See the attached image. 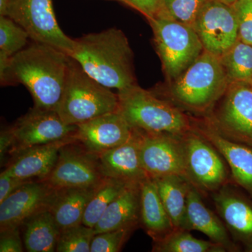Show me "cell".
<instances>
[{"mask_svg": "<svg viewBox=\"0 0 252 252\" xmlns=\"http://www.w3.org/2000/svg\"><path fill=\"white\" fill-rule=\"evenodd\" d=\"M175 80L170 91L172 98L199 112L210 110L230 84L220 58L205 50Z\"/></svg>", "mask_w": 252, "mask_h": 252, "instance_id": "cell-5", "label": "cell"}, {"mask_svg": "<svg viewBox=\"0 0 252 252\" xmlns=\"http://www.w3.org/2000/svg\"><path fill=\"white\" fill-rule=\"evenodd\" d=\"M118 94V111L135 130L183 135L193 128L188 116L180 109L137 84Z\"/></svg>", "mask_w": 252, "mask_h": 252, "instance_id": "cell-3", "label": "cell"}, {"mask_svg": "<svg viewBox=\"0 0 252 252\" xmlns=\"http://www.w3.org/2000/svg\"><path fill=\"white\" fill-rule=\"evenodd\" d=\"M130 5L144 14L147 19L155 17L160 11L163 0H119Z\"/></svg>", "mask_w": 252, "mask_h": 252, "instance_id": "cell-36", "label": "cell"}, {"mask_svg": "<svg viewBox=\"0 0 252 252\" xmlns=\"http://www.w3.org/2000/svg\"><path fill=\"white\" fill-rule=\"evenodd\" d=\"M252 84H229L218 112L206 120L228 140L252 147Z\"/></svg>", "mask_w": 252, "mask_h": 252, "instance_id": "cell-10", "label": "cell"}, {"mask_svg": "<svg viewBox=\"0 0 252 252\" xmlns=\"http://www.w3.org/2000/svg\"><path fill=\"white\" fill-rule=\"evenodd\" d=\"M148 21L164 70L177 79L203 52V44L193 26L162 16Z\"/></svg>", "mask_w": 252, "mask_h": 252, "instance_id": "cell-6", "label": "cell"}, {"mask_svg": "<svg viewBox=\"0 0 252 252\" xmlns=\"http://www.w3.org/2000/svg\"><path fill=\"white\" fill-rule=\"evenodd\" d=\"M140 220V183H132L107 207L94 227V233L123 228L134 230Z\"/></svg>", "mask_w": 252, "mask_h": 252, "instance_id": "cell-21", "label": "cell"}, {"mask_svg": "<svg viewBox=\"0 0 252 252\" xmlns=\"http://www.w3.org/2000/svg\"><path fill=\"white\" fill-rule=\"evenodd\" d=\"M130 184L132 183L105 177L97 186L94 195L86 207L82 224L94 228L109 205Z\"/></svg>", "mask_w": 252, "mask_h": 252, "instance_id": "cell-27", "label": "cell"}, {"mask_svg": "<svg viewBox=\"0 0 252 252\" xmlns=\"http://www.w3.org/2000/svg\"><path fill=\"white\" fill-rule=\"evenodd\" d=\"M160 198L175 228H182L187 209V195L192 184L180 175L154 178Z\"/></svg>", "mask_w": 252, "mask_h": 252, "instance_id": "cell-25", "label": "cell"}, {"mask_svg": "<svg viewBox=\"0 0 252 252\" xmlns=\"http://www.w3.org/2000/svg\"><path fill=\"white\" fill-rule=\"evenodd\" d=\"M231 6L238 21L239 39L252 45V0H237Z\"/></svg>", "mask_w": 252, "mask_h": 252, "instance_id": "cell-33", "label": "cell"}, {"mask_svg": "<svg viewBox=\"0 0 252 252\" xmlns=\"http://www.w3.org/2000/svg\"><path fill=\"white\" fill-rule=\"evenodd\" d=\"M33 180H23L10 175L7 172H1L0 175V203L9 196L20 187Z\"/></svg>", "mask_w": 252, "mask_h": 252, "instance_id": "cell-35", "label": "cell"}, {"mask_svg": "<svg viewBox=\"0 0 252 252\" xmlns=\"http://www.w3.org/2000/svg\"><path fill=\"white\" fill-rule=\"evenodd\" d=\"M24 248L19 227L0 230V252H23Z\"/></svg>", "mask_w": 252, "mask_h": 252, "instance_id": "cell-34", "label": "cell"}, {"mask_svg": "<svg viewBox=\"0 0 252 252\" xmlns=\"http://www.w3.org/2000/svg\"><path fill=\"white\" fill-rule=\"evenodd\" d=\"M10 128L14 138L9 153L13 157L35 146L74 138L77 126L67 125L56 110L34 107Z\"/></svg>", "mask_w": 252, "mask_h": 252, "instance_id": "cell-11", "label": "cell"}, {"mask_svg": "<svg viewBox=\"0 0 252 252\" xmlns=\"http://www.w3.org/2000/svg\"><path fill=\"white\" fill-rule=\"evenodd\" d=\"M217 1H220V2L227 5H229V6H233L237 0H217Z\"/></svg>", "mask_w": 252, "mask_h": 252, "instance_id": "cell-38", "label": "cell"}, {"mask_svg": "<svg viewBox=\"0 0 252 252\" xmlns=\"http://www.w3.org/2000/svg\"><path fill=\"white\" fill-rule=\"evenodd\" d=\"M187 175L200 193H214L229 182L230 170L216 147L195 129L183 135Z\"/></svg>", "mask_w": 252, "mask_h": 252, "instance_id": "cell-8", "label": "cell"}, {"mask_svg": "<svg viewBox=\"0 0 252 252\" xmlns=\"http://www.w3.org/2000/svg\"><path fill=\"white\" fill-rule=\"evenodd\" d=\"M217 215L235 243L252 252V201L229 182L212 193Z\"/></svg>", "mask_w": 252, "mask_h": 252, "instance_id": "cell-14", "label": "cell"}, {"mask_svg": "<svg viewBox=\"0 0 252 252\" xmlns=\"http://www.w3.org/2000/svg\"><path fill=\"white\" fill-rule=\"evenodd\" d=\"M193 128L216 147L228 164L231 178L252 199V147L225 138L207 120Z\"/></svg>", "mask_w": 252, "mask_h": 252, "instance_id": "cell-19", "label": "cell"}, {"mask_svg": "<svg viewBox=\"0 0 252 252\" xmlns=\"http://www.w3.org/2000/svg\"><path fill=\"white\" fill-rule=\"evenodd\" d=\"M55 190L45 182L33 180L0 203V230L21 227L36 212L49 205Z\"/></svg>", "mask_w": 252, "mask_h": 252, "instance_id": "cell-16", "label": "cell"}, {"mask_svg": "<svg viewBox=\"0 0 252 252\" xmlns=\"http://www.w3.org/2000/svg\"><path fill=\"white\" fill-rule=\"evenodd\" d=\"M133 130L132 137L125 143L97 154L104 177L127 183H141L149 177L140 160V132Z\"/></svg>", "mask_w": 252, "mask_h": 252, "instance_id": "cell-17", "label": "cell"}, {"mask_svg": "<svg viewBox=\"0 0 252 252\" xmlns=\"http://www.w3.org/2000/svg\"><path fill=\"white\" fill-rule=\"evenodd\" d=\"M76 143L63 146L54 168L41 180L53 190L96 187L105 178L101 172L97 154Z\"/></svg>", "mask_w": 252, "mask_h": 252, "instance_id": "cell-9", "label": "cell"}, {"mask_svg": "<svg viewBox=\"0 0 252 252\" xmlns=\"http://www.w3.org/2000/svg\"><path fill=\"white\" fill-rule=\"evenodd\" d=\"M26 30L8 16H0V54L11 57L28 45Z\"/></svg>", "mask_w": 252, "mask_h": 252, "instance_id": "cell-29", "label": "cell"}, {"mask_svg": "<svg viewBox=\"0 0 252 252\" xmlns=\"http://www.w3.org/2000/svg\"><path fill=\"white\" fill-rule=\"evenodd\" d=\"M134 130L119 111L108 113L77 125L76 141L98 154L125 143Z\"/></svg>", "mask_w": 252, "mask_h": 252, "instance_id": "cell-15", "label": "cell"}, {"mask_svg": "<svg viewBox=\"0 0 252 252\" xmlns=\"http://www.w3.org/2000/svg\"><path fill=\"white\" fill-rule=\"evenodd\" d=\"M220 58L230 84H252V45L238 39Z\"/></svg>", "mask_w": 252, "mask_h": 252, "instance_id": "cell-28", "label": "cell"}, {"mask_svg": "<svg viewBox=\"0 0 252 252\" xmlns=\"http://www.w3.org/2000/svg\"><path fill=\"white\" fill-rule=\"evenodd\" d=\"M204 50L220 57L239 39L238 25L233 7L209 0L193 26Z\"/></svg>", "mask_w": 252, "mask_h": 252, "instance_id": "cell-13", "label": "cell"}, {"mask_svg": "<svg viewBox=\"0 0 252 252\" xmlns=\"http://www.w3.org/2000/svg\"><path fill=\"white\" fill-rule=\"evenodd\" d=\"M95 233L94 228L84 224L63 230L58 240L56 252H91V245Z\"/></svg>", "mask_w": 252, "mask_h": 252, "instance_id": "cell-31", "label": "cell"}, {"mask_svg": "<svg viewBox=\"0 0 252 252\" xmlns=\"http://www.w3.org/2000/svg\"><path fill=\"white\" fill-rule=\"evenodd\" d=\"M209 0H163L157 16H165L193 26L203 6Z\"/></svg>", "mask_w": 252, "mask_h": 252, "instance_id": "cell-30", "label": "cell"}, {"mask_svg": "<svg viewBox=\"0 0 252 252\" xmlns=\"http://www.w3.org/2000/svg\"><path fill=\"white\" fill-rule=\"evenodd\" d=\"M74 40L69 56L99 84L118 92L137 84L133 53L124 32L109 28Z\"/></svg>", "mask_w": 252, "mask_h": 252, "instance_id": "cell-2", "label": "cell"}, {"mask_svg": "<svg viewBox=\"0 0 252 252\" xmlns=\"http://www.w3.org/2000/svg\"><path fill=\"white\" fill-rule=\"evenodd\" d=\"M132 231L123 228L95 234L91 243V252H120Z\"/></svg>", "mask_w": 252, "mask_h": 252, "instance_id": "cell-32", "label": "cell"}, {"mask_svg": "<svg viewBox=\"0 0 252 252\" xmlns=\"http://www.w3.org/2000/svg\"><path fill=\"white\" fill-rule=\"evenodd\" d=\"M4 16L26 30L32 41L53 46L69 56L72 53L74 40L60 28L52 0H9Z\"/></svg>", "mask_w": 252, "mask_h": 252, "instance_id": "cell-7", "label": "cell"}, {"mask_svg": "<svg viewBox=\"0 0 252 252\" xmlns=\"http://www.w3.org/2000/svg\"><path fill=\"white\" fill-rule=\"evenodd\" d=\"M73 142H77L74 137L22 151L13 156L4 171L23 180H44L56 165L61 149Z\"/></svg>", "mask_w": 252, "mask_h": 252, "instance_id": "cell-20", "label": "cell"}, {"mask_svg": "<svg viewBox=\"0 0 252 252\" xmlns=\"http://www.w3.org/2000/svg\"><path fill=\"white\" fill-rule=\"evenodd\" d=\"M154 252H225L223 247L211 241L199 240L189 230L175 228L162 238L154 240Z\"/></svg>", "mask_w": 252, "mask_h": 252, "instance_id": "cell-26", "label": "cell"}, {"mask_svg": "<svg viewBox=\"0 0 252 252\" xmlns=\"http://www.w3.org/2000/svg\"><path fill=\"white\" fill-rule=\"evenodd\" d=\"M70 56L47 44L32 41L11 57L0 54L1 86L23 84L36 108L56 110L62 97Z\"/></svg>", "mask_w": 252, "mask_h": 252, "instance_id": "cell-1", "label": "cell"}, {"mask_svg": "<svg viewBox=\"0 0 252 252\" xmlns=\"http://www.w3.org/2000/svg\"><path fill=\"white\" fill-rule=\"evenodd\" d=\"M97 187L54 190L48 209L61 232L82 224L86 207Z\"/></svg>", "mask_w": 252, "mask_h": 252, "instance_id": "cell-22", "label": "cell"}, {"mask_svg": "<svg viewBox=\"0 0 252 252\" xmlns=\"http://www.w3.org/2000/svg\"><path fill=\"white\" fill-rule=\"evenodd\" d=\"M119 94L91 77L70 57L65 85L56 112L67 125L77 126L119 109Z\"/></svg>", "mask_w": 252, "mask_h": 252, "instance_id": "cell-4", "label": "cell"}, {"mask_svg": "<svg viewBox=\"0 0 252 252\" xmlns=\"http://www.w3.org/2000/svg\"><path fill=\"white\" fill-rule=\"evenodd\" d=\"M142 227L153 240L162 238L175 229L158 191L153 178L140 183V220Z\"/></svg>", "mask_w": 252, "mask_h": 252, "instance_id": "cell-23", "label": "cell"}, {"mask_svg": "<svg viewBox=\"0 0 252 252\" xmlns=\"http://www.w3.org/2000/svg\"><path fill=\"white\" fill-rule=\"evenodd\" d=\"M21 226L26 251L56 252L61 230L48 207L32 215L23 222Z\"/></svg>", "mask_w": 252, "mask_h": 252, "instance_id": "cell-24", "label": "cell"}, {"mask_svg": "<svg viewBox=\"0 0 252 252\" xmlns=\"http://www.w3.org/2000/svg\"><path fill=\"white\" fill-rule=\"evenodd\" d=\"M202 195L196 187L190 186L182 228L203 233L211 241L223 247L226 252L240 251V248L230 236L220 216L205 205Z\"/></svg>", "mask_w": 252, "mask_h": 252, "instance_id": "cell-18", "label": "cell"}, {"mask_svg": "<svg viewBox=\"0 0 252 252\" xmlns=\"http://www.w3.org/2000/svg\"><path fill=\"white\" fill-rule=\"evenodd\" d=\"M138 131L141 162L148 177L175 175L189 181L183 135Z\"/></svg>", "mask_w": 252, "mask_h": 252, "instance_id": "cell-12", "label": "cell"}, {"mask_svg": "<svg viewBox=\"0 0 252 252\" xmlns=\"http://www.w3.org/2000/svg\"><path fill=\"white\" fill-rule=\"evenodd\" d=\"M14 144V135L11 132V128L6 129L1 131L0 135V158L2 163L5 156L10 153Z\"/></svg>", "mask_w": 252, "mask_h": 252, "instance_id": "cell-37", "label": "cell"}]
</instances>
